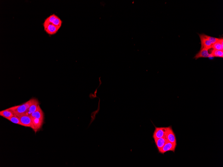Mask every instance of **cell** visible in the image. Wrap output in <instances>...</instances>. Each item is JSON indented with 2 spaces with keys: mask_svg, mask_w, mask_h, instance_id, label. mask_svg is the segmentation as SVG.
<instances>
[{
  "mask_svg": "<svg viewBox=\"0 0 223 167\" xmlns=\"http://www.w3.org/2000/svg\"><path fill=\"white\" fill-rule=\"evenodd\" d=\"M35 98H32L21 105L13 106L9 108V109L11 110L15 114L26 113L27 112L29 108L32 105Z\"/></svg>",
  "mask_w": 223,
  "mask_h": 167,
  "instance_id": "obj_1",
  "label": "cell"
},
{
  "mask_svg": "<svg viewBox=\"0 0 223 167\" xmlns=\"http://www.w3.org/2000/svg\"><path fill=\"white\" fill-rule=\"evenodd\" d=\"M16 115L20 119L23 126L32 128V120L30 115L26 113L17 114Z\"/></svg>",
  "mask_w": 223,
  "mask_h": 167,
  "instance_id": "obj_2",
  "label": "cell"
},
{
  "mask_svg": "<svg viewBox=\"0 0 223 167\" xmlns=\"http://www.w3.org/2000/svg\"><path fill=\"white\" fill-rule=\"evenodd\" d=\"M45 30L48 35H52L55 34L59 30L60 28L58 27L52 23H43Z\"/></svg>",
  "mask_w": 223,
  "mask_h": 167,
  "instance_id": "obj_3",
  "label": "cell"
},
{
  "mask_svg": "<svg viewBox=\"0 0 223 167\" xmlns=\"http://www.w3.org/2000/svg\"><path fill=\"white\" fill-rule=\"evenodd\" d=\"M155 130L153 135L154 139H157L165 136L167 127H155Z\"/></svg>",
  "mask_w": 223,
  "mask_h": 167,
  "instance_id": "obj_4",
  "label": "cell"
},
{
  "mask_svg": "<svg viewBox=\"0 0 223 167\" xmlns=\"http://www.w3.org/2000/svg\"><path fill=\"white\" fill-rule=\"evenodd\" d=\"M165 137L168 142L174 144H177L175 135L174 134L171 126L167 127Z\"/></svg>",
  "mask_w": 223,
  "mask_h": 167,
  "instance_id": "obj_5",
  "label": "cell"
},
{
  "mask_svg": "<svg viewBox=\"0 0 223 167\" xmlns=\"http://www.w3.org/2000/svg\"><path fill=\"white\" fill-rule=\"evenodd\" d=\"M176 146L177 144L172 143L167 141L163 147L159 150V152L162 154H164L167 152L169 151H172L174 152Z\"/></svg>",
  "mask_w": 223,
  "mask_h": 167,
  "instance_id": "obj_6",
  "label": "cell"
},
{
  "mask_svg": "<svg viewBox=\"0 0 223 167\" xmlns=\"http://www.w3.org/2000/svg\"><path fill=\"white\" fill-rule=\"evenodd\" d=\"M31 118L33 124L31 129L34 131L35 133H36L42 128L44 120L35 118L31 117Z\"/></svg>",
  "mask_w": 223,
  "mask_h": 167,
  "instance_id": "obj_7",
  "label": "cell"
},
{
  "mask_svg": "<svg viewBox=\"0 0 223 167\" xmlns=\"http://www.w3.org/2000/svg\"><path fill=\"white\" fill-rule=\"evenodd\" d=\"M201 44V48L210 49L212 48V44L204 36L203 34H199Z\"/></svg>",
  "mask_w": 223,
  "mask_h": 167,
  "instance_id": "obj_8",
  "label": "cell"
},
{
  "mask_svg": "<svg viewBox=\"0 0 223 167\" xmlns=\"http://www.w3.org/2000/svg\"><path fill=\"white\" fill-rule=\"evenodd\" d=\"M209 49L205 48H200V51L194 57L195 59H197L200 58L211 57V54L208 51Z\"/></svg>",
  "mask_w": 223,
  "mask_h": 167,
  "instance_id": "obj_9",
  "label": "cell"
},
{
  "mask_svg": "<svg viewBox=\"0 0 223 167\" xmlns=\"http://www.w3.org/2000/svg\"><path fill=\"white\" fill-rule=\"evenodd\" d=\"M30 116L32 118L44 120V113H43V111L41 108L40 105H38L37 110L35 112L31 114Z\"/></svg>",
  "mask_w": 223,
  "mask_h": 167,
  "instance_id": "obj_10",
  "label": "cell"
},
{
  "mask_svg": "<svg viewBox=\"0 0 223 167\" xmlns=\"http://www.w3.org/2000/svg\"><path fill=\"white\" fill-rule=\"evenodd\" d=\"M154 140L158 151L163 147L167 141L165 136L161 138L155 139Z\"/></svg>",
  "mask_w": 223,
  "mask_h": 167,
  "instance_id": "obj_11",
  "label": "cell"
},
{
  "mask_svg": "<svg viewBox=\"0 0 223 167\" xmlns=\"http://www.w3.org/2000/svg\"><path fill=\"white\" fill-rule=\"evenodd\" d=\"M39 105H40L38 100L37 99H35L34 101L30 106L26 114L29 115H30L31 114L35 112L37 110Z\"/></svg>",
  "mask_w": 223,
  "mask_h": 167,
  "instance_id": "obj_12",
  "label": "cell"
},
{
  "mask_svg": "<svg viewBox=\"0 0 223 167\" xmlns=\"http://www.w3.org/2000/svg\"><path fill=\"white\" fill-rule=\"evenodd\" d=\"M13 111L9 109V108L0 111V115L1 116L6 119L11 117L15 115Z\"/></svg>",
  "mask_w": 223,
  "mask_h": 167,
  "instance_id": "obj_13",
  "label": "cell"
},
{
  "mask_svg": "<svg viewBox=\"0 0 223 167\" xmlns=\"http://www.w3.org/2000/svg\"><path fill=\"white\" fill-rule=\"evenodd\" d=\"M212 48L214 50H223V38H219L216 42L213 44Z\"/></svg>",
  "mask_w": 223,
  "mask_h": 167,
  "instance_id": "obj_14",
  "label": "cell"
},
{
  "mask_svg": "<svg viewBox=\"0 0 223 167\" xmlns=\"http://www.w3.org/2000/svg\"><path fill=\"white\" fill-rule=\"evenodd\" d=\"M223 57V51L214 50L211 53V57Z\"/></svg>",
  "mask_w": 223,
  "mask_h": 167,
  "instance_id": "obj_15",
  "label": "cell"
},
{
  "mask_svg": "<svg viewBox=\"0 0 223 167\" xmlns=\"http://www.w3.org/2000/svg\"><path fill=\"white\" fill-rule=\"evenodd\" d=\"M100 99H99L98 109L95 111H93V112L91 113V119L90 121V123H89V125L88 128H89V126H90L92 123L93 122L94 120H95V118H96V115L97 114H98L99 112V110H100Z\"/></svg>",
  "mask_w": 223,
  "mask_h": 167,
  "instance_id": "obj_16",
  "label": "cell"
},
{
  "mask_svg": "<svg viewBox=\"0 0 223 167\" xmlns=\"http://www.w3.org/2000/svg\"><path fill=\"white\" fill-rule=\"evenodd\" d=\"M7 119L10 121L11 122L15 123V124L22 126V124L20 119L16 115L13 116V117H10Z\"/></svg>",
  "mask_w": 223,
  "mask_h": 167,
  "instance_id": "obj_17",
  "label": "cell"
},
{
  "mask_svg": "<svg viewBox=\"0 0 223 167\" xmlns=\"http://www.w3.org/2000/svg\"><path fill=\"white\" fill-rule=\"evenodd\" d=\"M57 17L55 14H52L45 19L44 23H52Z\"/></svg>",
  "mask_w": 223,
  "mask_h": 167,
  "instance_id": "obj_18",
  "label": "cell"
},
{
  "mask_svg": "<svg viewBox=\"0 0 223 167\" xmlns=\"http://www.w3.org/2000/svg\"><path fill=\"white\" fill-rule=\"evenodd\" d=\"M62 23V21L59 17L57 16L56 18L53 21L52 24L56 26H58V27L60 28L61 26Z\"/></svg>",
  "mask_w": 223,
  "mask_h": 167,
  "instance_id": "obj_19",
  "label": "cell"
},
{
  "mask_svg": "<svg viewBox=\"0 0 223 167\" xmlns=\"http://www.w3.org/2000/svg\"><path fill=\"white\" fill-rule=\"evenodd\" d=\"M204 34L205 37L211 43L212 45L216 42L219 39V38L210 37V36L205 34Z\"/></svg>",
  "mask_w": 223,
  "mask_h": 167,
  "instance_id": "obj_20",
  "label": "cell"
}]
</instances>
